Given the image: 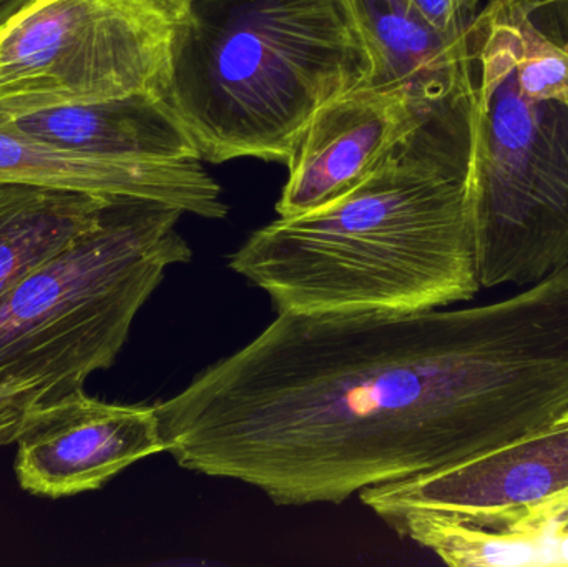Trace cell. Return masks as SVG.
Here are the masks:
<instances>
[{
  "instance_id": "ba28073f",
  "label": "cell",
  "mask_w": 568,
  "mask_h": 567,
  "mask_svg": "<svg viewBox=\"0 0 568 567\" xmlns=\"http://www.w3.org/2000/svg\"><path fill=\"white\" fill-rule=\"evenodd\" d=\"M436 115L443 113L424 109L406 90L374 83L326 103L294 146L276 212L291 219L343 199Z\"/></svg>"
},
{
  "instance_id": "8fae6325",
  "label": "cell",
  "mask_w": 568,
  "mask_h": 567,
  "mask_svg": "<svg viewBox=\"0 0 568 567\" xmlns=\"http://www.w3.org/2000/svg\"><path fill=\"white\" fill-rule=\"evenodd\" d=\"M7 119L40 139L102 159L133 163L202 160L195 140L169 102L150 93Z\"/></svg>"
},
{
  "instance_id": "7c38bea8",
  "label": "cell",
  "mask_w": 568,
  "mask_h": 567,
  "mask_svg": "<svg viewBox=\"0 0 568 567\" xmlns=\"http://www.w3.org/2000/svg\"><path fill=\"white\" fill-rule=\"evenodd\" d=\"M113 199L0 185V298L97 225Z\"/></svg>"
},
{
  "instance_id": "7a4b0ae2",
  "label": "cell",
  "mask_w": 568,
  "mask_h": 567,
  "mask_svg": "<svg viewBox=\"0 0 568 567\" xmlns=\"http://www.w3.org/2000/svg\"><path fill=\"white\" fill-rule=\"evenodd\" d=\"M469 47L477 272L524 288L568 262V0H486Z\"/></svg>"
},
{
  "instance_id": "6da1fadb",
  "label": "cell",
  "mask_w": 568,
  "mask_h": 567,
  "mask_svg": "<svg viewBox=\"0 0 568 567\" xmlns=\"http://www.w3.org/2000/svg\"><path fill=\"white\" fill-rule=\"evenodd\" d=\"M229 266L278 313H414L483 290L469 203V109L433 117L356 190L256 230Z\"/></svg>"
},
{
  "instance_id": "5b68a950",
  "label": "cell",
  "mask_w": 568,
  "mask_h": 567,
  "mask_svg": "<svg viewBox=\"0 0 568 567\" xmlns=\"http://www.w3.org/2000/svg\"><path fill=\"white\" fill-rule=\"evenodd\" d=\"M176 19L162 0H32L0 27V115L165 99Z\"/></svg>"
},
{
  "instance_id": "30bf717a",
  "label": "cell",
  "mask_w": 568,
  "mask_h": 567,
  "mask_svg": "<svg viewBox=\"0 0 568 567\" xmlns=\"http://www.w3.org/2000/svg\"><path fill=\"white\" fill-rule=\"evenodd\" d=\"M376 57L374 85L399 87L433 113L470 105V47L440 32L409 0H356Z\"/></svg>"
},
{
  "instance_id": "5bb4252c",
  "label": "cell",
  "mask_w": 568,
  "mask_h": 567,
  "mask_svg": "<svg viewBox=\"0 0 568 567\" xmlns=\"http://www.w3.org/2000/svg\"><path fill=\"white\" fill-rule=\"evenodd\" d=\"M440 32L466 37L486 0H409Z\"/></svg>"
},
{
  "instance_id": "4fadbf2b",
  "label": "cell",
  "mask_w": 568,
  "mask_h": 567,
  "mask_svg": "<svg viewBox=\"0 0 568 567\" xmlns=\"http://www.w3.org/2000/svg\"><path fill=\"white\" fill-rule=\"evenodd\" d=\"M429 546L453 567H567L568 492L503 528L440 519L430 531Z\"/></svg>"
},
{
  "instance_id": "8992f818",
  "label": "cell",
  "mask_w": 568,
  "mask_h": 567,
  "mask_svg": "<svg viewBox=\"0 0 568 567\" xmlns=\"http://www.w3.org/2000/svg\"><path fill=\"white\" fill-rule=\"evenodd\" d=\"M567 492L568 412L466 462L364 489L359 499L381 519L420 509L483 528H503Z\"/></svg>"
},
{
  "instance_id": "3957f363",
  "label": "cell",
  "mask_w": 568,
  "mask_h": 567,
  "mask_svg": "<svg viewBox=\"0 0 568 567\" xmlns=\"http://www.w3.org/2000/svg\"><path fill=\"white\" fill-rule=\"evenodd\" d=\"M374 75L356 0H192L165 100L202 160L287 165L314 113Z\"/></svg>"
},
{
  "instance_id": "2e32d148",
  "label": "cell",
  "mask_w": 568,
  "mask_h": 567,
  "mask_svg": "<svg viewBox=\"0 0 568 567\" xmlns=\"http://www.w3.org/2000/svg\"><path fill=\"white\" fill-rule=\"evenodd\" d=\"M30 2L32 0H0V27L6 26L12 17H16Z\"/></svg>"
},
{
  "instance_id": "9c48e42d",
  "label": "cell",
  "mask_w": 568,
  "mask_h": 567,
  "mask_svg": "<svg viewBox=\"0 0 568 567\" xmlns=\"http://www.w3.org/2000/svg\"><path fill=\"white\" fill-rule=\"evenodd\" d=\"M203 160L133 163L89 155L27 132L0 115V185H30L102 199H140L209 220L229 215Z\"/></svg>"
},
{
  "instance_id": "e0dca14e",
  "label": "cell",
  "mask_w": 568,
  "mask_h": 567,
  "mask_svg": "<svg viewBox=\"0 0 568 567\" xmlns=\"http://www.w3.org/2000/svg\"><path fill=\"white\" fill-rule=\"evenodd\" d=\"M162 2L169 6L179 17L192 3V0H162Z\"/></svg>"
},
{
  "instance_id": "52a82bcc",
  "label": "cell",
  "mask_w": 568,
  "mask_h": 567,
  "mask_svg": "<svg viewBox=\"0 0 568 567\" xmlns=\"http://www.w3.org/2000/svg\"><path fill=\"white\" fill-rule=\"evenodd\" d=\"M16 476L33 496L97 492L130 466L165 452L155 405H120L83 389L33 403L16 438Z\"/></svg>"
},
{
  "instance_id": "9a60e30c",
  "label": "cell",
  "mask_w": 568,
  "mask_h": 567,
  "mask_svg": "<svg viewBox=\"0 0 568 567\" xmlns=\"http://www.w3.org/2000/svg\"><path fill=\"white\" fill-rule=\"evenodd\" d=\"M37 403V389L30 385L0 388V448L16 443L26 413Z\"/></svg>"
},
{
  "instance_id": "277c9868",
  "label": "cell",
  "mask_w": 568,
  "mask_h": 567,
  "mask_svg": "<svg viewBox=\"0 0 568 567\" xmlns=\"http://www.w3.org/2000/svg\"><path fill=\"white\" fill-rule=\"evenodd\" d=\"M182 216L166 203L110 200L95 226L6 293L0 388L30 385L49 403L112 368L166 270L192 262Z\"/></svg>"
}]
</instances>
